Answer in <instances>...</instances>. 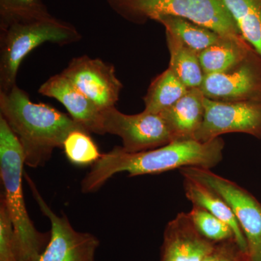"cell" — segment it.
<instances>
[{"label":"cell","instance_id":"6da1fadb","mask_svg":"<svg viewBox=\"0 0 261 261\" xmlns=\"http://www.w3.org/2000/svg\"><path fill=\"white\" fill-rule=\"evenodd\" d=\"M224 142L216 138L208 142L197 140L173 141L158 148L129 152L115 147L92 165L82 181L83 193L99 190L114 175L127 172L129 176L158 174L185 167L208 168L223 159Z\"/></svg>","mask_w":261,"mask_h":261},{"label":"cell","instance_id":"3957f363","mask_svg":"<svg viewBox=\"0 0 261 261\" xmlns=\"http://www.w3.org/2000/svg\"><path fill=\"white\" fill-rule=\"evenodd\" d=\"M24 154L18 137L0 116V176L5 202L13 228L18 261H36L50 240V231H38L29 217L23 191Z\"/></svg>","mask_w":261,"mask_h":261},{"label":"cell","instance_id":"e0dca14e","mask_svg":"<svg viewBox=\"0 0 261 261\" xmlns=\"http://www.w3.org/2000/svg\"><path fill=\"white\" fill-rule=\"evenodd\" d=\"M170 53V68L188 89L200 88L205 73L201 67L198 53L187 47L177 38L166 32Z\"/></svg>","mask_w":261,"mask_h":261},{"label":"cell","instance_id":"4fadbf2b","mask_svg":"<svg viewBox=\"0 0 261 261\" xmlns=\"http://www.w3.org/2000/svg\"><path fill=\"white\" fill-rule=\"evenodd\" d=\"M192 224L188 214H178L164 232L160 261H202L215 246Z\"/></svg>","mask_w":261,"mask_h":261},{"label":"cell","instance_id":"5bb4252c","mask_svg":"<svg viewBox=\"0 0 261 261\" xmlns=\"http://www.w3.org/2000/svg\"><path fill=\"white\" fill-rule=\"evenodd\" d=\"M204 97L200 88L190 89L179 100L160 113L171 130L173 141L195 140L203 121Z\"/></svg>","mask_w":261,"mask_h":261},{"label":"cell","instance_id":"9a60e30c","mask_svg":"<svg viewBox=\"0 0 261 261\" xmlns=\"http://www.w3.org/2000/svg\"><path fill=\"white\" fill-rule=\"evenodd\" d=\"M185 195L193 205L198 206L229 225L234 233L239 247L248 254L246 239L230 206L210 187L194 178L183 176Z\"/></svg>","mask_w":261,"mask_h":261},{"label":"cell","instance_id":"44dd1931","mask_svg":"<svg viewBox=\"0 0 261 261\" xmlns=\"http://www.w3.org/2000/svg\"><path fill=\"white\" fill-rule=\"evenodd\" d=\"M85 130H75L70 132L63 143L65 155L68 161L78 166L93 165L100 159L97 145Z\"/></svg>","mask_w":261,"mask_h":261},{"label":"cell","instance_id":"d6986e66","mask_svg":"<svg viewBox=\"0 0 261 261\" xmlns=\"http://www.w3.org/2000/svg\"><path fill=\"white\" fill-rule=\"evenodd\" d=\"M189 89L168 68L149 85L143 98L144 111L159 114L179 100Z\"/></svg>","mask_w":261,"mask_h":261},{"label":"cell","instance_id":"8992f818","mask_svg":"<svg viewBox=\"0 0 261 261\" xmlns=\"http://www.w3.org/2000/svg\"><path fill=\"white\" fill-rule=\"evenodd\" d=\"M180 172L210 187L227 202L246 239L249 257L252 261H261V204L257 199L238 184L208 168L185 167Z\"/></svg>","mask_w":261,"mask_h":261},{"label":"cell","instance_id":"5b68a950","mask_svg":"<svg viewBox=\"0 0 261 261\" xmlns=\"http://www.w3.org/2000/svg\"><path fill=\"white\" fill-rule=\"evenodd\" d=\"M128 18L157 20L162 16L185 18L221 37L243 39L222 0H108Z\"/></svg>","mask_w":261,"mask_h":261},{"label":"cell","instance_id":"9c48e42d","mask_svg":"<svg viewBox=\"0 0 261 261\" xmlns=\"http://www.w3.org/2000/svg\"><path fill=\"white\" fill-rule=\"evenodd\" d=\"M203 121L195 140L201 142L228 133H244L261 140V101L222 102L204 97Z\"/></svg>","mask_w":261,"mask_h":261},{"label":"cell","instance_id":"ac0fdd59","mask_svg":"<svg viewBox=\"0 0 261 261\" xmlns=\"http://www.w3.org/2000/svg\"><path fill=\"white\" fill-rule=\"evenodd\" d=\"M239 32L261 57V0H222Z\"/></svg>","mask_w":261,"mask_h":261},{"label":"cell","instance_id":"ba28073f","mask_svg":"<svg viewBox=\"0 0 261 261\" xmlns=\"http://www.w3.org/2000/svg\"><path fill=\"white\" fill-rule=\"evenodd\" d=\"M105 134L116 135L123 142L122 148L127 152L149 150L173 142L171 130L161 115L143 112L125 114L116 107L102 111Z\"/></svg>","mask_w":261,"mask_h":261},{"label":"cell","instance_id":"30bf717a","mask_svg":"<svg viewBox=\"0 0 261 261\" xmlns=\"http://www.w3.org/2000/svg\"><path fill=\"white\" fill-rule=\"evenodd\" d=\"M200 89L213 100L261 101V57L253 50L234 68L205 75Z\"/></svg>","mask_w":261,"mask_h":261},{"label":"cell","instance_id":"7a4b0ae2","mask_svg":"<svg viewBox=\"0 0 261 261\" xmlns=\"http://www.w3.org/2000/svg\"><path fill=\"white\" fill-rule=\"evenodd\" d=\"M0 116L18 137L25 166L33 168L44 166L54 149L63 147L70 132L87 130L56 108L32 102L17 84L7 92H0Z\"/></svg>","mask_w":261,"mask_h":261},{"label":"cell","instance_id":"8fae6325","mask_svg":"<svg viewBox=\"0 0 261 261\" xmlns=\"http://www.w3.org/2000/svg\"><path fill=\"white\" fill-rule=\"evenodd\" d=\"M101 111L116 107L123 84L113 65L87 56L74 58L62 72Z\"/></svg>","mask_w":261,"mask_h":261},{"label":"cell","instance_id":"52a82bcc","mask_svg":"<svg viewBox=\"0 0 261 261\" xmlns=\"http://www.w3.org/2000/svg\"><path fill=\"white\" fill-rule=\"evenodd\" d=\"M24 176L37 205L51 224L50 240L36 261H96L99 240L92 233L77 231L65 215L56 214L43 199L32 178L27 173Z\"/></svg>","mask_w":261,"mask_h":261},{"label":"cell","instance_id":"7402d4cb","mask_svg":"<svg viewBox=\"0 0 261 261\" xmlns=\"http://www.w3.org/2000/svg\"><path fill=\"white\" fill-rule=\"evenodd\" d=\"M188 216L197 231L209 241L218 243L235 239L229 225L202 207L193 205Z\"/></svg>","mask_w":261,"mask_h":261},{"label":"cell","instance_id":"cb8c5ba5","mask_svg":"<svg viewBox=\"0 0 261 261\" xmlns=\"http://www.w3.org/2000/svg\"><path fill=\"white\" fill-rule=\"evenodd\" d=\"M0 261H18L15 251L13 224L2 199L0 204Z\"/></svg>","mask_w":261,"mask_h":261},{"label":"cell","instance_id":"d4e9b609","mask_svg":"<svg viewBox=\"0 0 261 261\" xmlns=\"http://www.w3.org/2000/svg\"><path fill=\"white\" fill-rule=\"evenodd\" d=\"M248 254L239 247L235 239L215 244L212 251L202 261H249Z\"/></svg>","mask_w":261,"mask_h":261},{"label":"cell","instance_id":"484cf974","mask_svg":"<svg viewBox=\"0 0 261 261\" xmlns=\"http://www.w3.org/2000/svg\"><path fill=\"white\" fill-rule=\"evenodd\" d=\"M249 261H252V260H250H250H249Z\"/></svg>","mask_w":261,"mask_h":261},{"label":"cell","instance_id":"277c9868","mask_svg":"<svg viewBox=\"0 0 261 261\" xmlns=\"http://www.w3.org/2000/svg\"><path fill=\"white\" fill-rule=\"evenodd\" d=\"M0 18V92L14 87L19 67L36 47L46 42L64 46L82 39L73 25L50 14Z\"/></svg>","mask_w":261,"mask_h":261},{"label":"cell","instance_id":"2e32d148","mask_svg":"<svg viewBox=\"0 0 261 261\" xmlns=\"http://www.w3.org/2000/svg\"><path fill=\"white\" fill-rule=\"evenodd\" d=\"M253 50L243 39L222 37L219 42L199 53L198 57L205 75L211 74L234 68Z\"/></svg>","mask_w":261,"mask_h":261},{"label":"cell","instance_id":"ffe728a7","mask_svg":"<svg viewBox=\"0 0 261 261\" xmlns=\"http://www.w3.org/2000/svg\"><path fill=\"white\" fill-rule=\"evenodd\" d=\"M156 20L163 24L166 32L198 53L224 37L210 29L179 17L162 16Z\"/></svg>","mask_w":261,"mask_h":261},{"label":"cell","instance_id":"7c38bea8","mask_svg":"<svg viewBox=\"0 0 261 261\" xmlns=\"http://www.w3.org/2000/svg\"><path fill=\"white\" fill-rule=\"evenodd\" d=\"M38 92L61 102L70 116L89 133L105 135L102 111L62 73L51 76Z\"/></svg>","mask_w":261,"mask_h":261},{"label":"cell","instance_id":"603a6c76","mask_svg":"<svg viewBox=\"0 0 261 261\" xmlns=\"http://www.w3.org/2000/svg\"><path fill=\"white\" fill-rule=\"evenodd\" d=\"M48 14L42 0H0V18H29Z\"/></svg>","mask_w":261,"mask_h":261}]
</instances>
